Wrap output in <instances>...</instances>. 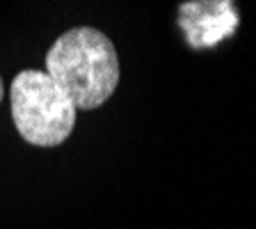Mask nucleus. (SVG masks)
Listing matches in <instances>:
<instances>
[{"label": "nucleus", "mask_w": 256, "mask_h": 229, "mask_svg": "<svg viewBox=\"0 0 256 229\" xmlns=\"http://www.w3.org/2000/svg\"><path fill=\"white\" fill-rule=\"evenodd\" d=\"M46 74L74 101L76 110H96L119 85V55L106 32L76 26L60 35L46 53Z\"/></svg>", "instance_id": "obj_1"}, {"label": "nucleus", "mask_w": 256, "mask_h": 229, "mask_svg": "<svg viewBox=\"0 0 256 229\" xmlns=\"http://www.w3.org/2000/svg\"><path fill=\"white\" fill-rule=\"evenodd\" d=\"M12 119L23 140L34 147H60L76 126V106L42 69H23L10 87Z\"/></svg>", "instance_id": "obj_2"}, {"label": "nucleus", "mask_w": 256, "mask_h": 229, "mask_svg": "<svg viewBox=\"0 0 256 229\" xmlns=\"http://www.w3.org/2000/svg\"><path fill=\"white\" fill-rule=\"evenodd\" d=\"M240 14L234 3H183L178 26L192 48H213L236 35Z\"/></svg>", "instance_id": "obj_3"}, {"label": "nucleus", "mask_w": 256, "mask_h": 229, "mask_svg": "<svg viewBox=\"0 0 256 229\" xmlns=\"http://www.w3.org/2000/svg\"><path fill=\"white\" fill-rule=\"evenodd\" d=\"M5 99V85H2V76H0V103Z\"/></svg>", "instance_id": "obj_4"}]
</instances>
